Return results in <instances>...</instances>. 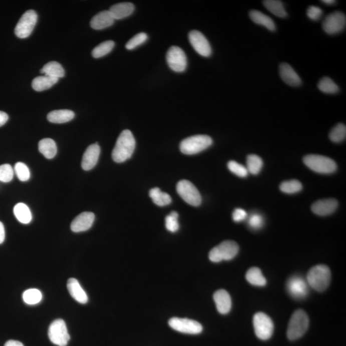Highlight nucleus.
I'll return each instance as SVG.
<instances>
[{
    "instance_id": "09e8293b",
    "label": "nucleus",
    "mask_w": 346,
    "mask_h": 346,
    "mask_svg": "<svg viewBox=\"0 0 346 346\" xmlns=\"http://www.w3.org/2000/svg\"><path fill=\"white\" fill-rule=\"evenodd\" d=\"M5 237H6V233H5V228L3 223L0 222V244L4 242Z\"/></svg>"
},
{
    "instance_id": "1a4fd4ad",
    "label": "nucleus",
    "mask_w": 346,
    "mask_h": 346,
    "mask_svg": "<svg viewBox=\"0 0 346 346\" xmlns=\"http://www.w3.org/2000/svg\"><path fill=\"white\" fill-rule=\"evenodd\" d=\"M48 336L54 344L66 346L70 340L67 326L63 319H57L50 324L48 329Z\"/></svg>"
},
{
    "instance_id": "4be33fe9",
    "label": "nucleus",
    "mask_w": 346,
    "mask_h": 346,
    "mask_svg": "<svg viewBox=\"0 0 346 346\" xmlns=\"http://www.w3.org/2000/svg\"><path fill=\"white\" fill-rule=\"evenodd\" d=\"M68 289L69 292L76 301L81 304H86L88 301V296L77 279H68Z\"/></svg>"
},
{
    "instance_id": "4c0bfd02",
    "label": "nucleus",
    "mask_w": 346,
    "mask_h": 346,
    "mask_svg": "<svg viewBox=\"0 0 346 346\" xmlns=\"http://www.w3.org/2000/svg\"><path fill=\"white\" fill-rule=\"evenodd\" d=\"M42 298V294L40 290L36 289V288L27 290L23 294V299H24V301L27 304H31V305L39 303Z\"/></svg>"
},
{
    "instance_id": "a19ab883",
    "label": "nucleus",
    "mask_w": 346,
    "mask_h": 346,
    "mask_svg": "<svg viewBox=\"0 0 346 346\" xmlns=\"http://www.w3.org/2000/svg\"><path fill=\"white\" fill-rule=\"evenodd\" d=\"M228 168L231 173L239 176V177H246L247 175H248V171H247L246 167L242 166V165L238 163L237 162L233 161V160L228 162Z\"/></svg>"
},
{
    "instance_id": "7c9ffc66",
    "label": "nucleus",
    "mask_w": 346,
    "mask_h": 346,
    "mask_svg": "<svg viewBox=\"0 0 346 346\" xmlns=\"http://www.w3.org/2000/svg\"><path fill=\"white\" fill-rule=\"evenodd\" d=\"M263 6L272 15L280 18H286L287 16L285 9L282 2L278 0H266L263 2Z\"/></svg>"
},
{
    "instance_id": "ddd939ff",
    "label": "nucleus",
    "mask_w": 346,
    "mask_h": 346,
    "mask_svg": "<svg viewBox=\"0 0 346 346\" xmlns=\"http://www.w3.org/2000/svg\"><path fill=\"white\" fill-rule=\"evenodd\" d=\"M346 25L344 14L338 12L332 13L324 18L322 23V29L326 34L334 35L342 32Z\"/></svg>"
},
{
    "instance_id": "c85d7f7f",
    "label": "nucleus",
    "mask_w": 346,
    "mask_h": 346,
    "mask_svg": "<svg viewBox=\"0 0 346 346\" xmlns=\"http://www.w3.org/2000/svg\"><path fill=\"white\" fill-rule=\"evenodd\" d=\"M246 279L249 283L255 286H263L267 283L266 279L263 276L262 271L256 267H251L247 271Z\"/></svg>"
},
{
    "instance_id": "9d476101",
    "label": "nucleus",
    "mask_w": 346,
    "mask_h": 346,
    "mask_svg": "<svg viewBox=\"0 0 346 346\" xmlns=\"http://www.w3.org/2000/svg\"><path fill=\"white\" fill-rule=\"evenodd\" d=\"M38 22V15L35 11L25 12L20 18L15 28L16 36L20 39L29 38L35 28Z\"/></svg>"
},
{
    "instance_id": "aec40b11",
    "label": "nucleus",
    "mask_w": 346,
    "mask_h": 346,
    "mask_svg": "<svg viewBox=\"0 0 346 346\" xmlns=\"http://www.w3.org/2000/svg\"><path fill=\"white\" fill-rule=\"evenodd\" d=\"M214 300L216 304L217 310L220 313L224 315L230 312L231 308V299L226 290H217L214 294Z\"/></svg>"
},
{
    "instance_id": "f704fd0d",
    "label": "nucleus",
    "mask_w": 346,
    "mask_h": 346,
    "mask_svg": "<svg viewBox=\"0 0 346 346\" xmlns=\"http://www.w3.org/2000/svg\"><path fill=\"white\" fill-rule=\"evenodd\" d=\"M317 86L320 91L326 94H335L339 91L337 85L329 77H324L320 79Z\"/></svg>"
},
{
    "instance_id": "a211bd4d",
    "label": "nucleus",
    "mask_w": 346,
    "mask_h": 346,
    "mask_svg": "<svg viewBox=\"0 0 346 346\" xmlns=\"http://www.w3.org/2000/svg\"><path fill=\"white\" fill-rule=\"evenodd\" d=\"M338 207V201L335 199H320L311 205V211L320 216L331 214Z\"/></svg>"
},
{
    "instance_id": "f3484780",
    "label": "nucleus",
    "mask_w": 346,
    "mask_h": 346,
    "mask_svg": "<svg viewBox=\"0 0 346 346\" xmlns=\"http://www.w3.org/2000/svg\"><path fill=\"white\" fill-rule=\"evenodd\" d=\"M100 155V147L97 143L91 144L85 151L82 158V167L85 171L93 169L97 164Z\"/></svg>"
},
{
    "instance_id": "8fccbe9b",
    "label": "nucleus",
    "mask_w": 346,
    "mask_h": 346,
    "mask_svg": "<svg viewBox=\"0 0 346 346\" xmlns=\"http://www.w3.org/2000/svg\"><path fill=\"white\" fill-rule=\"evenodd\" d=\"M4 346H24L20 341L11 340L8 341Z\"/></svg>"
},
{
    "instance_id": "ea45409f",
    "label": "nucleus",
    "mask_w": 346,
    "mask_h": 346,
    "mask_svg": "<svg viewBox=\"0 0 346 346\" xmlns=\"http://www.w3.org/2000/svg\"><path fill=\"white\" fill-rule=\"evenodd\" d=\"M178 213L173 211L171 212V214L166 217V227L167 230L171 231L172 233H175L179 229V223L178 222Z\"/></svg>"
},
{
    "instance_id": "f03ea898",
    "label": "nucleus",
    "mask_w": 346,
    "mask_h": 346,
    "mask_svg": "<svg viewBox=\"0 0 346 346\" xmlns=\"http://www.w3.org/2000/svg\"><path fill=\"white\" fill-rule=\"evenodd\" d=\"M306 280L310 287L317 292H323L330 283V269L325 265H315L308 271Z\"/></svg>"
},
{
    "instance_id": "cd10ccee",
    "label": "nucleus",
    "mask_w": 346,
    "mask_h": 346,
    "mask_svg": "<svg viewBox=\"0 0 346 346\" xmlns=\"http://www.w3.org/2000/svg\"><path fill=\"white\" fill-rule=\"evenodd\" d=\"M41 73L45 74V75L56 78L58 79L64 77V75H65V72H64L63 66L60 63L56 61L50 62V63L45 64L44 67L41 70Z\"/></svg>"
},
{
    "instance_id": "9b49d317",
    "label": "nucleus",
    "mask_w": 346,
    "mask_h": 346,
    "mask_svg": "<svg viewBox=\"0 0 346 346\" xmlns=\"http://www.w3.org/2000/svg\"><path fill=\"white\" fill-rule=\"evenodd\" d=\"M309 286L305 279L301 276H291L286 282V290L292 298L302 300L306 298L309 293Z\"/></svg>"
},
{
    "instance_id": "c03bdc74",
    "label": "nucleus",
    "mask_w": 346,
    "mask_h": 346,
    "mask_svg": "<svg viewBox=\"0 0 346 346\" xmlns=\"http://www.w3.org/2000/svg\"><path fill=\"white\" fill-rule=\"evenodd\" d=\"M264 224L262 215L259 214H253L248 219V225L253 230H257L262 228Z\"/></svg>"
},
{
    "instance_id": "412c9836",
    "label": "nucleus",
    "mask_w": 346,
    "mask_h": 346,
    "mask_svg": "<svg viewBox=\"0 0 346 346\" xmlns=\"http://www.w3.org/2000/svg\"><path fill=\"white\" fill-rule=\"evenodd\" d=\"M114 21L110 11H104L94 16L91 21V26L95 30H102L112 26Z\"/></svg>"
},
{
    "instance_id": "6e6552de",
    "label": "nucleus",
    "mask_w": 346,
    "mask_h": 346,
    "mask_svg": "<svg viewBox=\"0 0 346 346\" xmlns=\"http://www.w3.org/2000/svg\"><path fill=\"white\" fill-rule=\"evenodd\" d=\"M176 191L181 198L189 205L198 207L201 203V196L195 185L189 181H180L176 185Z\"/></svg>"
},
{
    "instance_id": "bb28decb",
    "label": "nucleus",
    "mask_w": 346,
    "mask_h": 346,
    "mask_svg": "<svg viewBox=\"0 0 346 346\" xmlns=\"http://www.w3.org/2000/svg\"><path fill=\"white\" fill-rule=\"evenodd\" d=\"M39 150L47 159H52L57 152L56 142L50 138L43 139L39 143Z\"/></svg>"
},
{
    "instance_id": "f257e3e1",
    "label": "nucleus",
    "mask_w": 346,
    "mask_h": 346,
    "mask_svg": "<svg viewBox=\"0 0 346 346\" xmlns=\"http://www.w3.org/2000/svg\"><path fill=\"white\" fill-rule=\"evenodd\" d=\"M136 148V139L129 130H123L117 140L112 157L117 163H122L132 157Z\"/></svg>"
},
{
    "instance_id": "e433bc0d",
    "label": "nucleus",
    "mask_w": 346,
    "mask_h": 346,
    "mask_svg": "<svg viewBox=\"0 0 346 346\" xmlns=\"http://www.w3.org/2000/svg\"><path fill=\"white\" fill-rule=\"evenodd\" d=\"M329 139L333 143H340L345 139L346 127L342 123H338L334 128H332L329 133Z\"/></svg>"
},
{
    "instance_id": "79ce46f5",
    "label": "nucleus",
    "mask_w": 346,
    "mask_h": 346,
    "mask_svg": "<svg viewBox=\"0 0 346 346\" xmlns=\"http://www.w3.org/2000/svg\"><path fill=\"white\" fill-rule=\"evenodd\" d=\"M13 177L14 170L11 165L6 164L0 166V182H10Z\"/></svg>"
},
{
    "instance_id": "20e7f679",
    "label": "nucleus",
    "mask_w": 346,
    "mask_h": 346,
    "mask_svg": "<svg viewBox=\"0 0 346 346\" xmlns=\"http://www.w3.org/2000/svg\"><path fill=\"white\" fill-rule=\"evenodd\" d=\"M212 143L213 141L210 137L205 135H197L183 140L181 142L180 149L183 154L194 155L209 148Z\"/></svg>"
},
{
    "instance_id": "39448f33",
    "label": "nucleus",
    "mask_w": 346,
    "mask_h": 346,
    "mask_svg": "<svg viewBox=\"0 0 346 346\" xmlns=\"http://www.w3.org/2000/svg\"><path fill=\"white\" fill-rule=\"evenodd\" d=\"M303 162L311 170L320 174L333 173L337 169L333 160L322 155H306L303 158Z\"/></svg>"
},
{
    "instance_id": "473e14b6",
    "label": "nucleus",
    "mask_w": 346,
    "mask_h": 346,
    "mask_svg": "<svg viewBox=\"0 0 346 346\" xmlns=\"http://www.w3.org/2000/svg\"><path fill=\"white\" fill-rule=\"evenodd\" d=\"M246 164V169L248 173L255 175L260 173L262 169L263 161L258 155H249L247 157Z\"/></svg>"
},
{
    "instance_id": "de8ad7c7",
    "label": "nucleus",
    "mask_w": 346,
    "mask_h": 346,
    "mask_svg": "<svg viewBox=\"0 0 346 346\" xmlns=\"http://www.w3.org/2000/svg\"><path fill=\"white\" fill-rule=\"evenodd\" d=\"M8 114H6V112L0 111V127L8 122Z\"/></svg>"
},
{
    "instance_id": "2eb2a0df",
    "label": "nucleus",
    "mask_w": 346,
    "mask_h": 346,
    "mask_svg": "<svg viewBox=\"0 0 346 346\" xmlns=\"http://www.w3.org/2000/svg\"><path fill=\"white\" fill-rule=\"evenodd\" d=\"M189 38L192 47L199 55L205 57L211 56L212 48L207 38L202 33L199 31H192L189 33Z\"/></svg>"
},
{
    "instance_id": "dca6fc26",
    "label": "nucleus",
    "mask_w": 346,
    "mask_h": 346,
    "mask_svg": "<svg viewBox=\"0 0 346 346\" xmlns=\"http://www.w3.org/2000/svg\"><path fill=\"white\" fill-rule=\"evenodd\" d=\"M95 215L92 212H83L76 217L71 224V229L76 233L88 230L93 226Z\"/></svg>"
},
{
    "instance_id": "b1692460",
    "label": "nucleus",
    "mask_w": 346,
    "mask_h": 346,
    "mask_svg": "<svg viewBox=\"0 0 346 346\" xmlns=\"http://www.w3.org/2000/svg\"><path fill=\"white\" fill-rule=\"evenodd\" d=\"M249 18L255 24L265 27L269 31L273 32L276 30L274 21L269 16L256 10H252L249 14Z\"/></svg>"
},
{
    "instance_id": "393cba45",
    "label": "nucleus",
    "mask_w": 346,
    "mask_h": 346,
    "mask_svg": "<svg viewBox=\"0 0 346 346\" xmlns=\"http://www.w3.org/2000/svg\"><path fill=\"white\" fill-rule=\"evenodd\" d=\"M75 118V113L70 110H56L48 114V120L52 123H68Z\"/></svg>"
},
{
    "instance_id": "2f4dec72",
    "label": "nucleus",
    "mask_w": 346,
    "mask_h": 346,
    "mask_svg": "<svg viewBox=\"0 0 346 346\" xmlns=\"http://www.w3.org/2000/svg\"><path fill=\"white\" fill-rule=\"evenodd\" d=\"M150 196L152 199L153 203L159 207L168 205L172 201L171 196L166 192L160 191L159 188L158 187L153 188L150 190Z\"/></svg>"
},
{
    "instance_id": "6ab92c4d",
    "label": "nucleus",
    "mask_w": 346,
    "mask_h": 346,
    "mask_svg": "<svg viewBox=\"0 0 346 346\" xmlns=\"http://www.w3.org/2000/svg\"><path fill=\"white\" fill-rule=\"evenodd\" d=\"M279 75L281 79L288 86L297 87L301 86V79L288 64L282 63L279 67Z\"/></svg>"
},
{
    "instance_id": "a878e982",
    "label": "nucleus",
    "mask_w": 346,
    "mask_h": 346,
    "mask_svg": "<svg viewBox=\"0 0 346 346\" xmlns=\"http://www.w3.org/2000/svg\"><path fill=\"white\" fill-rule=\"evenodd\" d=\"M58 79L44 75L36 77L33 80L32 83V88L34 90L41 92L51 88L59 81Z\"/></svg>"
},
{
    "instance_id": "37998d69",
    "label": "nucleus",
    "mask_w": 346,
    "mask_h": 346,
    "mask_svg": "<svg viewBox=\"0 0 346 346\" xmlns=\"http://www.w3.org/2000/svg\"><path fill=\"white\" fill-rule=\"evenodd\" d=\"M148 40V36L146 33H139L133 37L126 45L125 47L127 50H134L139 46L143 44Z\"/></svg>"
},
{
    "instance_id": "49530a36",
    "label": "nucleus",
    "mask_w": 346,
    "mask_h": 346,
    "mask_svg": "<svg viewBox=\"0 0 346 346\" xmlns=\"http://www.w3.org/2000/svg\"><path fill=\"white\" fill-rule=\"evenodd\" d=\"M247 212L244 210L242 209V208H236L233 211L232 214L233 221L237 222V223L244 221V220L247 218Z\"/></svg>"
},
{
    "instance_id": "3c124183",
    "label": "nucleus",
    "mask_w": 346,
    "mask_h": 346,
    "mask_svg": "<svg viewBox=\"0 0 346 346\" xmlns=\"http://www.w3.org/2000/svg\"><path fill=\"white\" fill-rule=\"evenodd\" d=\"M322 2L323 4L328 5V6H331V5H333L336 3V2L334 1V0H323Z\"/></svg>"
},
{
    "instance_id": "a18cd8bd",
    "label": "nucleus",
    "mask_w": 346,
    "mask_h": 346,
    "mask_svg": "<svg viewBox=\"0 0 346 346\" xmlns=\"http://www.w3.org/2000/svg\"><path fill=\"white\" fill-rule=\"evenodd\" d=\"M307 16L312 21H318L321 18L323 15L322 9L315 6L309 7L307 9Z\"/></svg>"
},
{
    "instance_id": "7ed1b4c3",
    "label": "nucleus",
    "mask_w": 346,
    "mask_h": 346,
    "mask_svg": "<svg viewBox=\"0 0 346 346\" xmlns=\"http://www.w3.org/2000/svg\"><path fill=\"white\" fill-rule=\"evenodd\" d=\"M309 318L304 310L295 311L288 322L286 336L290 340H295L303 336L308 330Z\"/></svg>"
},
{
    "instance_id": "c756f323",
    "label": "nucleus",
    "mask_w": 346,
    "mask_h": 346,
    "mask_svg": "<svg viewBox=\"0 0 346 346\" xmlns=\"http://www.w3.org/2000/svg\"><path fill=\"white\" fill-rule=\"evenodd\" d=\"M14 213L20 223L23 224L31 223L32 219V213L28 206L25 205V203H18L14 208Z\"/></svg>"
},
{
    "instance_id": "f8f14e48",
    "label": "nucleus",
    "mask_w": 346,
    "mask_h": 346,
    "mask_svg": "<svg viewBox=\"0 0 346 346\" xmlns=\"http://www.w3.org/2000/svg\"><path fill=\"white\" fill-rule=\"evenodd\" d=\"M169 325L174 330L182 333L197 334L203 331V326L200 323L187 318H171L169 320Z\"/></svg>"
},
{
    "instance_id": "423d86ee",
    "label": "nucleus",
    "mask_w": 346,
    "mask_h": 346,
    "mask_svg": "<svg viewBox=\"0 0 346 346\" xmlns=\"http://www.w3.org/2000/svg\"><path fill=\"white\" fill-rule=\"evenodd\" d=\"M239 251V246L233 240H225L218 246L211 249L209 255L211 262L219 263L223 260H232L237 256Z\"/></svg>"
},
{
    "instance_id": "58836bf2",
    "label": "nucleus",
    "mask_w": 346,
    "mask_h": 346,
    "mask_svg": "<svg viewBox=\"0 0 346 346\" xmlns=\"http://www.w3.org/2000/svg\"><path fill=\"white\" fill-rule=\"evenodd\" d=\"M15 170L18 179L22 182H27L30 179L31 173L26 164L23 162H18L15 165Z\"/></svg>"
},
{
    "instance_id": "0eeeda50",
    "label": "nucleus",
    "mask_w": 346,
    "mask_h": 346,
    "mask_svg": "<svg viewBox=\"0 0 346 346\" xmlns=\"http://www.w3.org/2000/svg\"><path fill=\"white\" fill-rule=\"evenodd\" d=\"M253 322L255 333L258 338L267 340L271 337L274 324L269 316L263 312L256 313L254 315Z\"/></svg>"
},
{
    "instance_id": "72a5a7b5",
    "label": "nucleus",
    "mask_w": 346,
    "mask_h": 346,
    "mask_svg": "<svg viewBox=\"0 0 346 346\" xmlns=\"http://www.w3.org/2000/svg\"><path fill=\"white\" fill-rule=\"evenodd\" d=\"M115 46V43L112 41H107L101 43L96 48H94L92 52V56L95 59H99L101 57L106 56L113 50Z\"/></svg>"
},
{
    "instance_id": "4468645a",
    "label": "nucleus",
    "mask_w": 346,
    "mask_h": 346,
    "mask_svg": "<svg viewBox=\"0 0 346 346\" xmlns=\"http://www.w3.org/2000/svg\"><path fill=\"white\" fill-rule=\"evenodd\" d=\"M166 60L169 68L174 72L181 73L186 70L187 57L182 49L178 47H171L167 53Z\"/></svg>"
},
{
    "instance_id": "5701e85b",
    "label": "nucleus",
    "mask_w": 346,
    "mask_h": 346,
    "mask_svg": "<svg viewBox=\"0 0 346 346\" xmlns=\"http://www.w3.org/2000/svg\"><path fill=\"white\" fill-rule=\"evenodd\" d=\"M135 10L134 5L129 2H124L114 5L110 8V13L114 20H122L132 15Z\"/></svg>"
},
{
    "instance_id": "c9c22d12",
    "label": "nucleus",
    "mask_w": 346,
    "mask_h": 346,
    "mask_svg": "<svg viewBox=\"0 0 346 346\" xmlns=\"http://www.w3.org/2000/svg\"><path fill=\"white\" fill-rule=\"evenodd\" d=\"M302 185L299 181L291 180L285 181L279 185L281 191L285 194H295L301 191Z\"/></svg>"
}]
</instances>
